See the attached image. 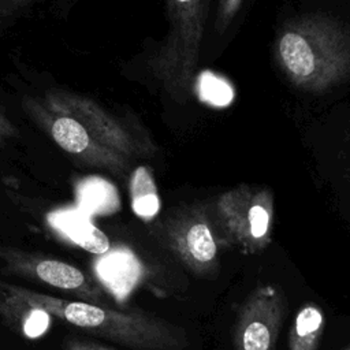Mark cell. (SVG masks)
I'll return each instance as SVG.
<instances>
[{
  "mask_svg": "<svg viewBox=\"0 0 350 350\" xmlns=\"http://www.w3.org/2000/svg\"><path fill=\"white\" fill-rule=\"evenodd\" d=\"M7 287L55 319L135 350H183L189 345L182 328L141 312H123L103 304L64 299L11 283H7Z\"/></svg>",
  "mask_w": 350,
  "mask_h": 350,
  "instance_id": "obj_1",
  "label": "cell"
},
{
  "mask_svg": "<svg viewBox=\"0 0 350 350\" xmlns=\"http://www.w3.org/2000/svg\"><path fill=\"white\" fill-rule=\"evenodd\" d=\"M164 234L170 249L190 271L198 275L213 272L221 252L232 246L213 202L179 208L168 216Z\"/></svg>",
  "mask_w": 350,
  "mask_h": 350,
  "instance_id": "obj_2",
  "label": "cell"
},
{
  "mask_svg": "<svg viewBox=\"0 0 350 350\" xmlns=\"http://www.w3.org/2000/svg\"><path fill=\"white\" fill-rule=\"evenodd\" d=\"M22 107L27 116L77 164L107 171L123 178L130 159L104 146L77 119L48 107L42 98L25 97Z\"/></svg>",
  "mask_w": 350,
  "mask_h": 350,
  "instance_id": "obj_3",
  "label": "cell"
},
{
  "mask_svg": "<svg viewBox=\"0 0 350 350\" xmlns=\"http://www.w3.org/2000/svg\"><path fill=\"white\" fill-rule=\"evenodd\" d=\"M213 205L232 246L254 254L271 243L273 193L269 187L242 183L217 196Z\"/></svg>",
  "mask_w": 350,
  "mask_h": 350,
  "instance_id": "obj_4",
  "label": "cell"
},
{
  "mask_svg": "<svg viewBox=\"0 0 350 350\" xmlns=\"http://www.w3.org/2000/svg\"><path fill=\"white\" fill-rule=\"evenodd\" d=\"M42 100L52 109L77 119L98 142L124 157L131 160L148 153L144 142L90 97L70 90L49 89Z\"/></svg>",
  "mask_w": 350,
  "mask_h": 350,
  "instance_id": "obj_5",
  "label": "cell"
},
{
  "mask_svg": "<svg viewBox=\"0 0 350 350\" xmlns=\"http://www.w3.org/2000/svg\"><path fill=\"white\" fill-rule=\"evenodd\" d=\"M0 260L4 269L14 275L40 282L82 301L101 304L104 299L103 287L82 269L66 261L3 245H0Z\"/></svg>",
  "mask_w": 350,
  "mask_h": 350,
  "instance_id": "obj_6",
  "label": "cell"
},
{
  "mask_svg": "<svg viewBox=\"0 0 350 350\" xmlns=\"http://www.w3.org/2000/svg\"><path fill=\"white\" fill-rule=\"evenodd\" d=\"M284 297L279 287L262 284L238 310L232 342L235 350H275L284 314Z\"/></svg>",
  "mask_w": 350,
  "mask_h": 350,
  "instance_id": "obj_7",
  "label": "cell"
},
{
  "mask_svg": "<svg viewBox=\"0 0 350 350\" xmlns=\"http://www.w3.org/2000/svg\"><path fill=\"white\" fill-rule=\"evenodd\" d=\"M46 223L57 238L71 246L94 254H103L111 247L108 237L77 205L51 211L46 215Z\"/></svg>",
  "mask_w": 350,
  "mask_h": 350,
  "instance_id": "obj_8",
  "label": "cell"
},
{
  "mask_svg": "<svg viewBox=\"0 0 350 350\" xmlns=\"http://www.w3.org/2000/svg\"><path fill=\"white\" fill-rule=\"evenodd\" d=\"M98 284L115 299L123 301L133 291L141 276L138 260L129 249L115 247L98 254L93 261Z\"/></svg>",
  "mask_w": 350,
  "mask_h": 350,
  "instance_id": "obj_9",
  "label": "cell"
},
{
  "mask_svg": "<svg viewBox=\"0 0 350 350\" xmlns=\"http://www.w3.org/2000/svg\"><path fill=\"white\" fill-rule=\"evenodd\" d=\"M0 316L21 335L27 339L42 336L52 324V316L16 297L0 279Z\"/></svg>",
  "mask_w": 350,
  "mask_h": 350,
  "instance_id": "obj_10",
  "label": "cell"
},
{
  "mask_svg": "<svg viewBox=\"0 0 350 350\" xmlns=\"http://www.w3.org/2000/svg\"><path fill=\"white\" fill-rule=\"evenodd\" d=\"M279 56L287 74L297 81H309L316 75L319 56L306 33L290 30L279 40Z\"/></svg>",
  "mask_w": 350,
  "mask_h": 350,
  "instance_id": "obj_11",
  "label": "cell"
},
{
  "mask_svg": "<svg viewBox=\"0 0 350 350\" xmlns=\"http://www.w3.org/2000/svg\"><path fill=\"white\" fill-rule=\"evenodd\" d=\"M74 198L79 209L90 217L113 215L120 209L116 187L97 175H88L74 180Z\"/></svg>",
  "mask_w": 350,
  "mask_h": 350,
  "instance_id": "obj_12",
  "label": "cell"
},
{
  "mask_svg": "<svg viewBox=\"0 0 350 350\" xmlns=\"http://www.w3.org/2000/svg\"><path fill=\"white\" fill-rule=\"evenodd\" d=\"M130 202L133 212L142 220H153L161 208L159 190L148 165H138L129 179Z\"/></svg>",
  "mask_w": 350,
  "mask_h": 350,
  "instance_id": "obj_13",
  "label": "cell"
},
{
  "mask_svg": "<svg viewBox=\"0 0 350 350\" xmlns=\"http://www.w3.org/2000/svg\"><path fill=\"white\" fill-rule=\"evenodd\" d=\"M324 325V312L317 305L301 306L288 331V350H317Z\"/></svg>",
  "mask_w": 350,
  "mask_h": 350,
  "instance_id": "obj_14",
  "label": "cell"
},
{
  "mask_svg": "<svg viewBox=\"0 0 350 350\" xmlns=\"http://www.w3.org/2000/svg\"><path fill=\"white\" fill-rule=\"evenodd\" d=\"M202 96L206 101L215 104V105H226L231 101L232 92L228 88V85L220 79H217L215 75H205L201 83Z\"/></svg>",
  "mask_w": 350,
  "mask_h": 350,
  "instance_id": "obj_15",
  "label": "cell"
},
{
  "mask_svg": "<svg viewBox=\"0 0 350 350\" xmlns=\"http://www.w3.org/2000/svg\"><path fill=\"white\" fill-rule=\"evenodd\" d=\"M38 0H0V19L14 16Z\"/></svg>",
  "mask_w": 350,
  "mask_h": 350,
  "instance_id": "obj_16",
  "label": "cell"
},
{
  "mask_svg": "<svg viewBox=\"0 0 350 350\" xmlns=\"http://www.w3.org/2000/svg\"><path fill=\"white\" fill-rule=\"evenodd\" d=\"M19 135L16 126L12 123V120L5 115L4 109L0 105V146H4L14 138Z\"/></svg>",
  "mask_w": 350,
  "mask_h": 350,
  "instance_id": "obj_17",
  "label": "cell"
},
{
  "mask_svg": "<svg viewBox=\"0 0 350 350\" xmlns=\"http://www.w3.org/2000/svg\"><path fill=\"white\" fill-rule=\"evenodd\" d=\"M64 350H113L111 347H105L100 343L81 339H68L64 343Z\"/></svg>",
  "mask_w": 350,
  "mask_h": 350,
  "instance_id": "obj_18",
  "label": "cell"
},
{
  "mask_svg": "<svg viewBox=\"0 0 350 350\" xmlns=\"http://www.w3.org/2000/svg\"><path fill=\"white\" fill-rule=\"evenodd\" d=\"M239 0H226V8H224V12H232L237 5H238Z\"/></svg>",
  "mask_w": 350,
  "mask_h": 350,
  "instance_id": "obj_19",
  "label": "cell"
},
{
  "mask_svg": "<svg viewBox=\"0 0 350 350\" xmlns=\"http://www.w3.org/2000/svg\"><path fill=\"white\" fill-rule=\"evenodd\" d=\"M176 1H179V3H189V1H191V0H176Z\"/></svg>",
  "mask_w": 350,
  "mask_h": 350,
  "instance_id": "obj_20",
  "label": "cell"
},
{
  "mask_svg": "<svg viewBox=\"0 0 350 350\" xmlns=\"http://www.w3.org/2000/svg\"><path fill=\"white\" fill-rule=\"evenodd\" d=\"M346 350H350V346H349V347H347V349H346Z\"/></svg>",
  "mask_w": 350,
  "mask_h": 350,
  "instance_id": "obj_21",
  "label": "cell"
}]
</instances>
